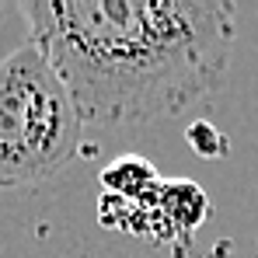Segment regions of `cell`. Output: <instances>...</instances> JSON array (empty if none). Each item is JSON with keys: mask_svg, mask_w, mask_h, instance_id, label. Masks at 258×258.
Segmentation results:
<instances>
[{"mask_svg": "<svg viewBox=\"0 0 258 258\" xmlns=\"http://www.w3.org/2000/svg\"><path fill=\"white\" fill-rule=\"evenodd\" d=\"M25 14L84 126H140L223 84L237 11L227 0H25Z\"/></svg>", "mask_w": 258, "mask_h": 258, "instance_id": "6da1fadb", "label": "cell"}, {"mask_svg": "<svg viewBox=\"0 0 258 258\" xmlns=\"http://www.w3.org/2000/svg\"><path fill=\"white\" fill-rule=\"evenodd\" d=\"M161 174L157 168L147 161V157H119V161H112L105 171H101V188H105V196H115V199H126V203H143V199H150L157 188H161Z\"/></svg>", "mask_w": 258, "mask_h": 258, "instance_id": "277c9868", "label": "cell"}, {"mask_svg": "<svg viewBox=\"0 0 258 258\" xmlns=\"http://www.w3.org/2000/svg\"><path fill=\"white\" fill-rule=\"evenodd\" d=\"M185 136H188V147H192L199 157H220V154H227L223 133H220V129H213L210 122H192Z\"/></svg>", "mask_w": 258, "mask_h": 258, "instance_id": "8992f818", "label": "cell"}, {"mask_svg": "<svg viewBox=\"0 0 258 258\" xmlns=\"http://www.w3.org/2000/svg\"><path fill=\"white\" fill-rule=\"evenodd\" d=\"M25 45H32V21L25 14V0H0V63Z\"/></svg>", "mask_w": 258, "mask_h": 258, "instance_id": "5b68a950", "label": "cell"}, {"mask_svg": "<svg viewBox=\"0 0 258 258\" xmlns=\"http://www.w3.org/2000/svg\"><path fill=\"white\" fill-rule=\"evenodd\" d=\"M84 119L39 45L0 63V188L59 174L81 150Z\"/></svg>", "mask_w": 258, "mask_h": 258, "instance_id": "7a4b0ae2", "label": "cell"}, {"mask_svg": "<svg viewBox=\"0 0 258 258\" xmlns=\"http://www.w3.org/2000/svg\"><path fill=\"white\" fill-rule=\"evenodd\" d=\"M210 213L206 192L196 181H161L154 199V234H192Z\"/></svg>", "mask_w": 258, "mask_h": 258, "instance_id": "3957f363", "label": "cell"}]
</instances>
